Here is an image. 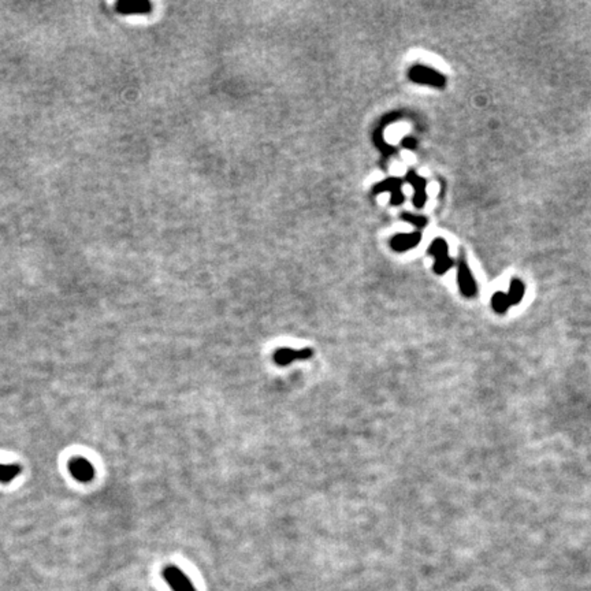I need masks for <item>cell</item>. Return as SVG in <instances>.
Masks as SVG:
<instances>
[{
	"mask_svg": "<svg viewBox=\"0 0 591 591\" xmlns=\"http://www.w3.org/2000/svg\"><path fill=\"white\" fill-rule=\"evenodd\" d=\"M408 77L412 82L420 85H430L434 88H444L446 85V78L442 73L424 64H413L408 71Z\"/></svg>",
	"mask_w": 591,
	"mask_h": 591,
	"instance_id": "cell-1",
	"label": "cell"
},
{
	"mask_svg": "<svg viewBox=\"0 0 591 591\" xmlns=\"http://www.w3.org/2000/svg\"><path fill=\"white\" fill-rule=\"evenodd\" d=\"M383 192L390 193V204L391 206H400L405 200V196L402 193V180L401 178L389 177V178H385L383 181H381L372 186L374 195H381Z\"/></svg>",
	"mask_w": 591,
	"mask_h": 591,
	"instance_id": "cell-2",
	"label": "cell"
},
{
	"mask_svg": "<svg viewBox=\"0 0 591 591\" xmlns=\"http://www.w3.org/2000/svg\"><path fill=\"white\" fill-rule=\"evenodd\" d=\"M312 356H313L312 348H301V349L278 348L273 354V360L277 365L287 367L297 360H308Z\"/></svg>",
	"mask_w": 591,
	"mask_h": 591,
	"instance_id": "cell-3",
	"label": "cell"
},
{
	"mask_svg": "<svg viewBox=\"0 0 591 591\" xmlns=\"http://www.w3.org/2000/svg\"><path fill=\"white\" fill-rule=\"evenodd\" d=\"M457 284L464 297H474L478 292L477 281L464 258H461L457 263Z\"/></svg>",
	"mask_w": 591,
	"mask_h": 591,
	"instance_id": "cell-4",
	"label": "cell"
},
{
	"mask_svg": "<svg viewBox=\"0 0 591 591\" xmlns=\"http://www.w3.org/2000/svg\"><path fill=\"white\" fill-rule=\"evenodd\" d=\"M405 181L413 188V206L416 208H423L429 196H427V180L420 177L416 171L409 170L405 176Z\"/></svg>",
	"mask_w": 591,
	"mask_h": 591,
	"instance_id": "cell-5",
	"label": "cell"
},
{
	"mask_svg": "<svg viewBox=\"0 0 591 591\" xmlns=\"http://www.w3.org/2000/svg\"><path fill=\"white\" fill-rule=\"evenodd\" d=\"M162 575L173 591H196L189 578L178 567L169 566L163 570Z\"/></svg>",
	"mask_w": 591,
	"mask_h": 591,
	"instance_id": "cell-6",
	"label": "cell"
},
{
	"mask_svg": "<svg viewBox=\"0 0 591 591\" xmlns=\"http://www.w3.org/2000/svg\"><path fill=\"white\" fill-rule=\"evenodd\" d=\"M69 471L74 479L82 483L91 482L95 478L93 466L91 464V461H88L85 457H81V456L73 457L69 461Z\"/></svg>",
	"mask_w": 591,
	"mask_h": 591,
	"instance_id": "cell-7",
	"label": "cell"
},
{
	"mask_svg": "<svg viewBox=\"0 0 591 591\" xmlns=\"http://www.w3.org/2000/svg\"><path fill=\"white\" fill-rule=\"evenodd\" d=\"M420 241H422L420 230H416L412 233H401L390 239V248L396 252H407L418 247Z\"/></svg>",
	"mask_w": 591,
	"mask_h": 591,
	"instance_id": "cell-8",
	"label": "cell"
},
{
	"mask_svg": "<svg viewBox=\"0 0 591 591\" xmlns=\"http://www.w3.org/2000/svg\"><path fill=\"white\" fill-rule=\"evenodd\" d=\"M429 255L434 258V262L442 261V259L448 258L449 256L448 243L444 239H441V237L433 240V243L429 247Z\"/></svg>",
	"mask_w": 591,
	"mask_h": 591,
	"instance_id": "cell-9",
	"label": "cell"
},
{
	"mask_svg": "<svg viewBox=\"0 0 591 591\" xmlns=\"http://www.w3.org/2000/svg\"><path fill=\"white\" fill-rule=\"evenodd\" d=\"M524 292H526L524 284L520 280H512L509 291L507 293L509 301H511V305H518L523 300Z\"/></svg>",
	"mask_w": 591,
	"mask_h": 591,
	"instance_id": "cell-10",
	"label": "cell"
},
{
	"mask_svg": "<svg viewBox=\"0 0 591 591\" xmlns=\"http://www.w3.org/2000/svg\"><path fill=\"white\" fill-rule=\"evenodd\" d=\"M21 471L22 470L18 464H0V483L12 482Z\"/></svg>",
	"mask_w": 591,
	"mask_h": 591,
	"instance_id": "cell-11",
	"label": "cell"
},
{
	"mask_svg": "<svg viewBox=\"0 0 591 591\" xmlns=\"http://www.w3.org/2000/svg\"><path fill=\"white\" fill-rule=\"evenodd\" d=\"M492 306H493L494 312H497L500 315L505 313L511 306V301L508 298V295L504 292L494 293V296L492 297Z\"/></svg>",
	"mask_w": 591,
	"mask_h": 591,
	"instance_id": "cell-12",
	"label": "cell"
},
{
	"mask_svg": "<svg viewBox=\"0 0 591 591\" xmlns=\"http://www.w3.org/2000/svg\"><path fill=\"white\" fill-rule=\"evenodd\" d=\"M400 218L404 221V222H408V224H411L412 226H415L416 229H423V228H426L427 226V224H429V219L426 218V217H423V215H413V214H411V213H402L401 215H400Z\"/></svg>",
	"mask_w": 591,
	"mask_h": 591,
	"instance_id": "cell-13",
	"label": "cell"
},
{
	"mask_svg": "<svg viewBox=\"0 0 591 591\" xmlns=\"http://www.w3.org/2000/svg\"><path fill=\"white\" fill-rule=\"evenodd\" d=\"M455 266V261L450 258V256H448V258H445V259H442V261H437V262H434V265H433V270H434V273L437 274V276H444V274H446L452 267Z\"/></svg>",
	"mask_w": 591,
	"mask_h": 591,
	"instance_id": "cell-14",
	"label": "cell"
},
{
	"mask_svg": "<svg viewBox=\"0 0 591 591\" xmlns=\"http://www.w3.org/2000/svg\"><path fill=\"white\" fill-rule=\"evenodd\" d=\"M401 145H402L404 148H407V149L413 151V149H416V147H418V141H416L415 138H412V137H405V138H402V140H401Z\"/></svg>",
	"mask_w": 591,
	"mask_h": 591,
	"instance_id": "cell-15",
	"label": "cell"
}]
</instances>
